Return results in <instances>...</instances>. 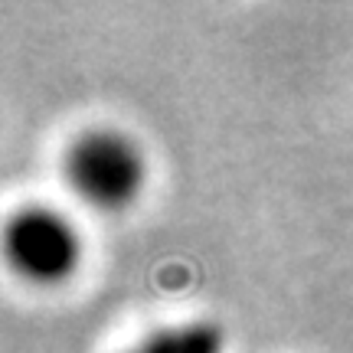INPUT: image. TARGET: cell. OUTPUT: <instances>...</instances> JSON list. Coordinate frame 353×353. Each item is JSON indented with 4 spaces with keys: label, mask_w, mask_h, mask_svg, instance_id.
<instances>
[{
    "label": "cell",
    "mask_w": 353,
    "mask_h": 353,
    "mask_svg": "<svg viewBox=\"0 0 353 353\" xmlns=\"http://www.w3.org/2000/svg\"><path fill=\"white\" fill-rule=\"evenodd\" d=\"M7 255L30 281H59L79 262L76 229L46 206H23L7 226Z\"/></svg>",
    "instance_id": "7a4b0ae2"
},
{
    "label": "cell",
    "mask_w": 353,
    "mask_h": 353,
    "mask_svg": "<svg viewBox=\"0 0 353 353\" xmlns=\"http://www.w3.org/2000/svg\"><path fill=\"white\" fill-rule=\"evenodd\" d=\"M69 187L101 210H121L144 187V154L114 128H92L65 151Z\"/></svg>",
    "instance_id": "6da1fadb"
}]
</instances>
